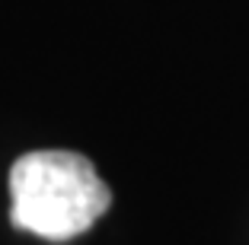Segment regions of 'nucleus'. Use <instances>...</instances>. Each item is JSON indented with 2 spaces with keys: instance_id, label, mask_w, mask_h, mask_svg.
Instances as JSON below:
<instances>
[{
  "instance_id": "obj_1",
  "label": "nucleus",
  "mask_w": 249,
  "mask_h": 245,
  "mask_svg": "<svg viewBox=\"0 0 249 245\" xmlns=\"http://www.w3.org/2000/svg\"><path fill=\"white\" fill-rule=\"evenodd\" d=\"M10 220L48 242L87 232L109 210L112 191L93 163L71 150H32L10 169Z\"/></svg>"
}]
</instances>
